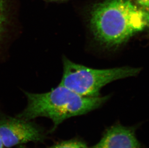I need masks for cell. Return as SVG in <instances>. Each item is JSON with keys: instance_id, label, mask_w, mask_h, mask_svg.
I'll return each mask as SVG.
<instances>
[{"instance_id": "6da1fadb", "label": "cell", "mask_w": 149, "mask_h": 148, "mask_svg": "<svg viewBox=\"0 0 149 148\" xmlns=\"http://www.w3.org/2000/svg\"><path fill=\"white\" fill-rule=\"evenodd\" d=\"M90 25L99 42L118 46L149 26V12L130 0H107L93 7Z\"/></svg>"}, {"instance_id": "7a4b0ae2", "label": "cell", "mask_w": 149, "mask_h": 148, "mask_svg": "<svg viewBox=\"0 0 149 148\" xmlns=\"http://www.w3.org/2000/svg\"><path fill=\"white\" fill-rule=\"evenodd\" d=\"M25 94L27 106L17 118L28 121L40 117L50 119L53 124L51 132L64 120L95 110L108 98L84 96L61 84L48 92Z\"/></svg>"}, {"instance_id": "3957f363", "label": "cell", "mask_w": 149, "mask_h": 148, "mask_svg": "<svg viewBox=\"0 0 149 148\" xmlns=\"http://www.w3.org/2000/svg\"><path fill=\"white\" fill-rule=\"evenodd\" d=\"M63 75L61 84L80 95L97 97L106 85L117 80L136 75L140 69L131 67L97 69L64 58Z\"/></svg>"}, {"instance_id": "277c9868", "label": "cell", "mask_w": 149, "mask_h": 148, "mask_svg": "<svg viewBox=\"0 0 149 148\" xmlns=\"http://www.w3.org/2000/svg\"><path fill=\"white\" fill-rule=\"evenodd\" d=\"M0 137L7 148L29 142H42L45 138L41 127L33 122L6 115L0 116Z\"/></svg>"}, {"instance_id": "5b68a950", "label": "cell", "mask_w": 149, "mask_h": 148, "mask_svg": "<svg viewBox=\"0 0 149 148\" xmlns=\"http://www.w3.org/2000/svg\"><path fill=\"white\" fill-rule=\"evenodd\" d=\"M134 129L117 124L107 129L97 144L90 148H140Z\"/></svg>"}, {"instance_id": "8992f818", "label": "cell", "mask_w": 149, "mask_h": 148, "mask_svg": "<svg viewBox=\"0 0 149 148\" xmlns=\"http://www.w3.org/2000/svg\"><path fill=\"white\" fill-rule=\"evenodd\" d=\"M46 148H90L86 143L78 139L65 140Z\"/></svg>"}, {"instance_id": "52a82bcc", "label": "cell", "mask_w": 149, "mask_h": 148, "mask_svg": "<svg viewBox=\"0 0 149 148\" xmlns=\"http://www.w3.org/2000/svg\"><path fill=\"white\" fill-rule=\"evenodd\" d=\"M6 23V4L4 0H0V41L4 32Z\"/></svg>"}, {"instance_id": "ba28073f", "label": "cell", "mask_w": 149, "mask_h": 148, "mask_svg": "<svg viewBox=\"0 0 149 148\" xmlns=\"http://www.w3.org/2000/svg\"><path fill=\"white\" fill-rule=\"evenodd\" d=\"M141 7L149 12V0H136Z\"/></svg>"}, {"instance_id": "9c48e42d", "label": "cell", "mask_w": 149, "mask_h": 148, "mask_svg": "<svg viewBox=\"0 0 149 148\" xmlns=\"http://www.w3.org/2000/svg\"><path fill=\"white\" fill-rule=\"evenodd\" d=\"M4 145L3 143V140H1V138L0 137V148H3Z\"/></svg>"}]
</instances>
